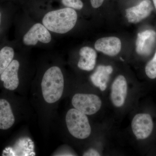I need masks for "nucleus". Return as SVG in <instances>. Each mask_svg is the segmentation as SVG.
Here are the masks:
<instances>
[{"mask_svg":"<svg viewBox=\"0 0 156 156\" xmlns=\"http://www.w3.org/2000/svg\"><path fill=\"white\" fill-rule=\"evenodd\" d=\"M77 14L73 9L67 8L50 11L43 18V25L48 30L63 34L69 31L75 26Z\"/></svg>","mask_w":156,"mask_h":156,"instance_id":"1","label":"nucleus"},{"mask_svg":"<svg viewBox=\"0 0 156 156\" xmlns=\"http://www.w3.org/2000/svg\"><path fill=\"white\" fill-rule=\"evenodd\" d=\"M64 81L61 69L57 66L50 68L45 72L41 82L43 97L46 102L58 101L63 93Z\"/></svg>","mask_w":156,"mask_h":156,"instance_id":"2","label":"nucleus"},{"mask_svg":"<svg viewBox=\"0 0 156 156\" xmlns=\"http://www.w3.org/2000/svg\"><path fill=\"white\" fill-rule=\"evenodd\" d=\"M66 122L69 131L76 138L84 139L89 137L91 128L87 115L76 108L68 111Z\"/></svg>","mask_w":156,"mask_h":156,"instance_id":"3","label":"nucleus"},{"mask_svg":"<svg viewBox=\"0 0 156 156\" xmlns=\"http://www.w3.org/2000/svg\"><path fill=\"white\" fill-rule=\"evenodd\" d=\"M72 102L75 108L89 115L97 113L102 104L100 98L97 95L81 93L74 95Z\"/></svg>","mask_w":156,"mask_h":156,"instance_id":"4","label":"nucleus"},{"mask_svg":"<svg viewBox=\"0 0 156 156\" xmlns=\"http://www.w3.org/2000/svg\"><path fill=\"white\" fill-rule=\"evenodd\" d=\"M131 128L137 139H146L151 135L153 130L152 119L148 114H136L132 120Z\"/></svg>","mask_w":156,"mask_h":156,"instance_id":"5","label":"nucleus"},{"mask_svg":"<svg viewBox=\"0 0 156 156\" xmlns=\"http://www.w3.org/2000/svg\"><path fill=\"white\" fill-rule=\"evenodd\" d=\"M51 41V36L48 30L40 23L33 26L23 39V44L27 46L36 45L38 41L48 44Z\"/></svg>","mask_w":156,"mask_h":156,"instance_id":"6","label":"nucleus"},{"mask_svg":"<svg viewBox=\"0 0 156 156\" xmlns=\"http://www.w3.org/2000/svg\"><path fill=\"white\" fill-rule=\"evenodd\" d=\"M156 43V32L147 30L137 34L136 41V53L141 56H148L153 50Z\"/></svg>","mask_w":156,"mask_h":156,"instance_id":"7","label":"nucleus"},{"mask_svg":"<svg viewBox=\"0 0 156 156\" xmlns=\"http://www.w3.org/2000/svg\"><path fill=\"white\" fill-rule=\"evenodd\" d=\"M153 10L150 0H143L137 5L126 9V17L129 23H137L148 17Z\"/></svg>","mask_w":156,"mask_h":156,"instance_id":"8","label":"nucleus"},{"mask_svg":"<svg viewBox=\"0 0 156 156\" xmlns=\"http://www.w3.org/2000/svg\"><path fill=\"white\" fill-rule=\"evenodd\" d=\"M128 86L126 78L118 76L112 84L111 98L113 104L116 107L122 106L126 101Z\"/></svg>","mask_w":156,"mask_h":156,"instance_id":"9","label":"nucleus"},{"mask_svg":"<svg viewBox=\"0 0 156 156\" xmlns=\"http://www.w3.org/2000/svg\"><path fill=\"white\" fill-rule=\"evenodd\" d=\"M95 48L97 51L109 56L119 54L122 48V43L119 38L115 37L101 38L95 42Z\"/></svg>","mask_w":156,"mask_h":156,"instance_id":"10","label":"nucleus"},{"mask_svg":"<svg viewBox=\"0 0 156 156\" xmlns=\"http://www.w3.org/2000/svg\"><path fill=\"white\" fill-rule=\"evenodd\" d=\"M20 63L17 60H13L9 66L2 73L0 76L4 83V87L10 90H14L19 86L18 71Z\"/></svg>","mask_w":156,"mask_h":156,"instance_id":"11","label":"nucleus"},{"mask_svg":"<svg viewBox=\"0 0 156 156\" xmlns=\"http://www.w3.org/2000/svg\"><path fill=\"white\" fill-rule=\"evenodd\" d=\"M112 72L113 68L111 66H98L95 73L90 77L91 81L95 87L99 88L101 91H104Z\"/></svg>","mask_w":156,"mask_h":156,"instance_id":"12","label":"nucleus"},{"mask_svg":"<svg viewBox=\"0 0 156 156\" xmlns=\"http://www.w3.org/2000/svg\"><path fill=\"white\" fill-rule=\"evenodd\" d=\"M81 57L78 63L79 68L90 71L95 67L97 54L94 49L89 47H83L80 51Z\"/></svg>","mask_w":156,"mask_h":156,"instance_id":"13","label":"nucleus"},{"mask_svg":"<svg viewBox=\"0 0 156 156\" xmlns=\"http://www.w3.org/2000/svg\"><path fill=\"white\" fill-rule=\"evenodd\" d=\"M14 122L15 118L10 103L5 99H0V129H9Z\"/></svg>","mask_w":156,"mask_h":156,"instance_id":"14","label":"nucleus"},{"mask_svg":"<svg viewBox=\"0 0 156 156\" xmlns=\"http://www.w3.org/2000/svg\"><path fill=\"white\" fill-rule=\"evenodd\" d=\"M14 49L11 47H4L0 50V75L13 61Z\"/></svg>","mask_w":156,"mask_h":156,"instance_id":"15","label":"nucleus"},{"mask_svg":"<svg viewBox=\"0 0 156 156\" xmlns=\"http://www.w3.org/2000/svg\"><path fill=\"white\" fill-rule=\"evenodd\" d=\"M145 73L147 76L150 79L156 78V52L153 58L146 66Z\"/></svg>","mask_w":156,"mask_h":156,"instance_id":"16","label":"nucleus"},{"mask_svg":"<svg viewBox=\"0 0 156 156\" xmlns=\"http://www.w3.org/2000/svg\"><path fill=\"white\" fill-rule=\"evenodd\" d=\"M62 2L68 8L76 10H81L83 7V4L81 0H62Z\"/></svg>","mask_w":156,"mask_h":156,"instance_id":"17","label":"nucleus"},{"mask_svg":"<svg viewBox=\"0 0 156 156\" xmlns=\"http://www.w3.org/2000/svg\"><path fill=\"white\" fill-rule=\"evenodd\" d=\"M83 156H99L100 154L94 149H90L89 150L84 153Z\"/></svg>","mask_w":156,"mask_h":156,"instance_id":"18","label":"nucleus"},{"mask_svg":"<svg viewBox=\"0 0 156 156\" xmlns=\"http://www.w3.org/2000/svg\"><path fill=\"white\" fill-rule=\"evenodd\" d=\"M90 1L92 7L97 9L102 5L104 0H90Z\"/></svg>","mask_w":156,"mask_h":156,"instance_id":"19","label":"nucleus"},{"mask_svg":"<svg viewBox=\"0 0 156 156\" xmlns=\"http://www.w3.org/2000/svg\"><path fill=\"white\" fill-rule=\"evenodd\" d=\"M153 2L154 6L155 8L156 9V0H152Z\"/></svg>","mask_w":156,"mask_h":156,"instance_id":"20","label":"nucleus"},{"mask_svg":"<svg viewBox=\"0 0 156 156\" xmlns=\"http://www.w3.org/2000/svg\"><path fill=\"white\" fill-rule=\"evenodd\" d=\"M1 21H2V14L0 12V25H1Z\"/></svg>","mask_w":156,"mask_h":156,"instance_id":"21","label":"nucleus"}]
</instances>
